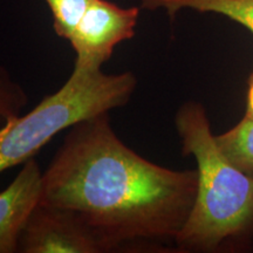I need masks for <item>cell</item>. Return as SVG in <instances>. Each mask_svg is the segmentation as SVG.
Instances as JSON below:
<instances>
[{
    "instance_id": "5",
    "label": "cell",
    "mask_w": 253,
    "mask_h": 253,
    "mask_svg": "<svg viewBox=\"0 0 253 253\" xmlns=\"http://www.w3.org/2000/svg\"><path fill=\"white\" fill-rule=\"evenodd\" d=\"M19 252L102 253L103 249L74 212L39 202L21 233Z\"/></svg>"
},
{
    "instance_id": "1",
    "label": "cell",
    "mask_w": 253,
    "mask_h": 253,
    "mask_svg": "<svg viewBox=\"0 0 253 253\" xmlns=\"http://www.w3.org/2000/svg\"><path fill=\"white\" fill-rule=\"evenodd\" d=\"M197 184V170L169 169L131 150L102 113L69 128L42 173L40 203L74 212L103 252L175 248Z\"/></svg>"
},
{
    "instance_id": "11",
    "label": "cell",
    "mask_w": 253,
    "mask_h": 253,
    "mask_svg": "<svg viewBox=\"0 0 253 253\" xmlns=\"http://www.w3.org/2000/svg\"><path fill=\"white\" fill-rule=\"evenodd\" d=\"M245 116L253 118V69L248 79V94H246Z\"/></svg>"
},
{
    "instance_id": "4",
    "label": "cell",
    "mask_w": 253,
    "mask_h": 253,
    "mask_svg": "<svg viewBox=\"0 0 253 253\" xmlns=\"http://www.w3.org/2000/svg\"><path fill=\"white\" fill-rule=\"evenodd\" d=\"M138 7H121L108 0H94L68 41L74 49V68L101 69L115 47L135 36Z\"/></svg>"
},
{
    "instance_id": "2",
    "label": "cell",
    "mask_w": 253,
    "mask_h": 253,
    "mask_svg": "<svg viewBox=\"0 0 253 253\" xmlns=\"http://www.w3.org/2000/svg\"><path fill=\"white\" fill-rule=\"evenodd\" d=\"M183 156L197 164L195 203L175 239L177 252L242 253L253 249V178L221 154L201 102L186 101L175 114Z\"/></svg>"
},
{
    "instance_id": "10",
    "label": "cell",
    "mask_w": 253,
    "mask_h": 253,
    "mask_svg": "<svg viewBox=\"0 0 253 253\" xmlns=\"http://www.w3.org/2000/svg\"><path fill=\"white\" fill-rule=\"evenodd\" d=\"M28 103V96L7 69L0 66V128L21 115Z\"/></svg>"
},
{
    "instance_id": "7",
    "label": "cell",
    "mask_w": 253,
    "mask_h": 253,
    "mask_svg": "<svg viewBox=\"0 0 253 253\" xmlns=\"http://www.w3.org/2000/svg\"><path fill=\"white\" fill-rule=\"evenodd\" d=\"M141 6L147 9L163 8L171 18L183 8L220 14L253 33V0H141Z\"/></svg>"
},
{
    "instance_id": "9",
    "label": "cell",
    "mask_w": 253,
    "mask_h": 253,
    "mask_svg": "<svg viewBox=\"0 0 253 253\" xmlns=\"http://www.w3.org/2000/svg\"><path fill=\"white\" fill-rule=\"evenodd\" d=\"M94 0H46L52 12L53 28L60 38L68 40Z\"/></svg>"
},
{
    "instance_id": "6",
    "label": "cell",
    "mask_w": 253,
    "mask_h": 253,
    "mask_svg": "<svg viewBox=\"0 0 253 253\" xmlns=\"http://www.w3.org/2000/svg\"><path fill=\"white\" fill-rule=\"evenodd\" d=\"M42 172L30 158L5 190L0 192V253L19 252V242L31 213L39 204Z\"/></svg>"
},
{
    "instance_id": "3",
    "label": "cell",
    "mask_w": 253,
    "mask_h": 253,
    "mask_svg": "<svg viewBox=\"0 0 253 253\" xmlns=\"http://www.w3.org/2000/svg\"><path fill=\"white\" fill-rule=\"evenodd\" d=\"M137 79L131 72L106 74L101 69H73L54 94L0 128V173L33 158L43 145L75 123L125 107Z\"/></svg>"
},
{
    "instance_id": "8",
    "label": "cell",
    "mask_w": 253,
    "mask_h": 253,
    "mask_svg": "<svg viewBox=\"0 0 253 253\" xmlns=\"http://www.w3.org/2000/svg\"><path fill=\"white\" fill-rule=\"evenodd\" d=\"M214 140L226 160L253 178V118L244 115L235 126L214 136Z\"/></svg>"
}]
</instances>
